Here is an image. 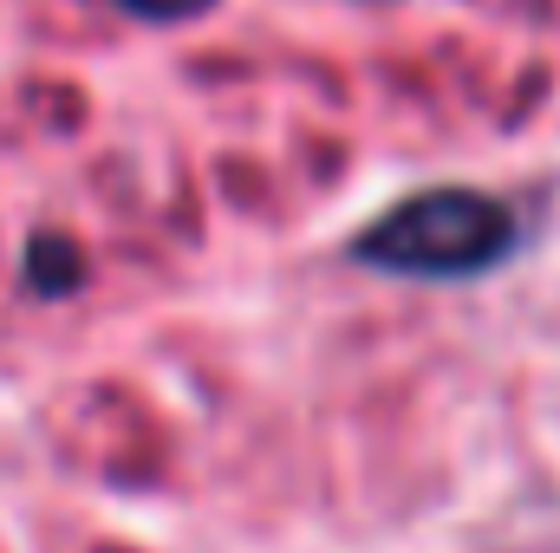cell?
Wrapping results in <instances>:
<instances>
[{
  "label": "cell",
  "mask_w": 560,
  "mask_h": 553,
  "mask_svg": "<svg viewBox=\"0 0 560 553\" xmlns=\"http://www.w3.org/2000/svg\"><path fill=\"white\" fill-rule=\"evenodd\" d=\"M352 255L398 280H476L515 255V209L482 189H423L385 209Z\"/></svg>",
  "instance_id": "obj_1"
},
{
  "label": "cell",
  "mask_w": 560,
  "mask_h": 553,
  "mask_svg": "<svg viewBox=\"0 0 560 553\" xmlns=\"http://www.w3.org/2000/svg\"><path fill=\"white\" fill-rule=\"evenodd\" d=\"M79 248L72 242H59V235H39L33 242V255H26V280L39 286V293H72L79 286Z\"/></svg>",
  "instance_id": "obj_2"
},
{
  "label": "cell",
  "mask_w": 560,
  "mask_h": 553,
  "mask_svg": "<svg viewBox=\"0 0 560 553\" xmlns=\"http://www.w3.org/2000/svg\"><path fill=\"white\" fill-rule=\"evenodd\" d=\"M118 7H131L138 20L170 26V20H189V13H202V7H215V0H118Z\"/></svg>",
  "instance_id": "obj_3"
}]
</instances>
